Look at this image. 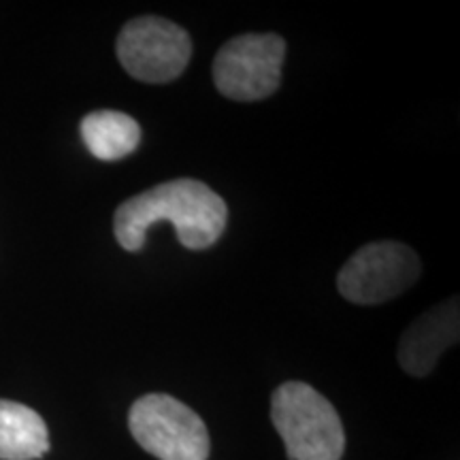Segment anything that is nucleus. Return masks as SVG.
<instances>
[{
	"mask_svg": "<svg viewBox=\"0 0 460 460\" xmlns=\"http://www.w3.org/2000/svg\"><path fill=\"white\" fill-rule=\"evenodd\" d=\"M286 41L278 34H241L214 60V84L230 101L252 102L275 94L281 84Z\"/></svg>",
	"mask_w": 460,
	"mask_h": 460,
	"instance_id": "20e7f679",
	"label": "nucleus"
},
{
	"mask_svg": "<svg viewBox=\"0 0 460 460\" xmlns=\"http://www.w3.org/2000/svg\"><path fill=\"white\" fill-rule=\"evenodd\" d=\"M118 58L130 77L146 84H169L186 71L192 39L164 17H137L118 37Z\"/></svg>",
	"mask_w": 460,
	"mask_h": 460,
	"instance_id": "423d86ee",
	"label": "nucleus"
},
{
	"mask_svg": "<svg viewBox=\"0 0 460 460\" xmlns=\"http://www.w3.org/2000/svg\"><path fill=\"white\" fill-rule=\"evenodd\" d=\"M420 271L422 264L410 245L377 241L362 245L343 264L337 275V288L349 303L382 305L416 284Z\"/></svg>",
	"mask_w": 460,
	"mask_h": 460,
	"instance_id": "39448f33",
	"label": "nucleus"
},
{
	"mask_svg": "<svg viewBox=\"0 0 460 460\" xmlns=\"http://www.w3.org/2000/svg\"><path fill=\"white\" fill-rule=\"evenodd\" d=\"M48 450L45 420L22 402L0 399V460H37Z\"/></svg>",
	"mask_w": 460,
	"mask_h": 460,
	"instance_id": "6e6552de",
	"label": "nucleus"
},
{
	"mask_svg": "<svg viewBox=\"0 0 460 460\" xmlns=\"http://www.w3.org/2000/svg\"><path fill=\"white\" fill-rule=\"evenodd\" d=\"M460 312L458 298L435 305L413 322L399 343V362L410 376L422 377L435 369L439 356L458 343Z\"/></svg>",
	"mask_w": 460,
	"mask_h": 460,
	"instance_id": "0eeeda50",
	"label": "nucleus"
},
{
	"mask_svg": "<svg viewBox=\"0 0 460 460\" xmlns=\"http://www.w3.org/2000/svg\"><path fill=\"white\" fill-rule=\"evenodd\" d=\"M128 429L143 450L158 460H207L209 430L186 402L169 394H146L132 402Z\"/></svg>",
	"mask_w": 460,
	"mask_h": 460,
	"instance_id": "7ed1b4c3",
	"label": "nucleus"
},
{
	"mask_svg": "<svg viewBox=\"0 0 460 460\" xmlns=\"http://www.w3.org/2000/svg\"><path fill=\"white\" fill-rule=\"evenodd\" d=\"M271 420L290 460H341V418L332 402L309 384H281L271 399Z\"/></svg>",
	"mask_w": 460,
	"mask_h": 460,
	"instance_id": "f03ea898",
	"label": "nucleus"
},
{
	"mask_svg": "<svg viewBox=\"0 0 460 460\" xmlns=\"http://www.w3.org/2000/svg\"><path fill=\"white\" fill-rule=\"evenodd\" d=\"M82 139L88 152L102 163H115L132 154L141 141V126L122 111H92L82 119Z\"/></svg>",
	"mask_w": 460,
	"mask_h": 460,
	"instance_id": "1a4fd4ad",
	"label": "nucleus"
},
{
	"mask_svg": "<svg viewBox=\"0 0 460 460\" xmlns=\"http://www.w3.org/2000/svg\"><path fill=\"white\" fill-rule=\"evenodd\" d=\"M166 220L186 250H207L222 237L228 220V207L207 183L181 177L146 190L118 207L113 230L126 252H139L146 245L147 230Z\"/></svg>",
	"mask_w": 460,
	"mask_h": 460,
	"instance_id": "f257e3e1",
	"label": "nucleus"
}]
</instances>
